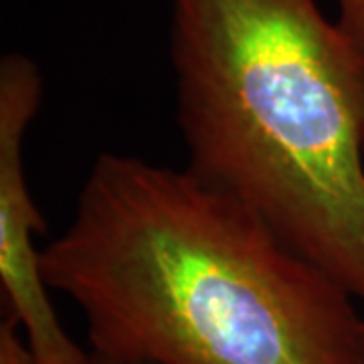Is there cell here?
Returning <instances> with one entry per match:
<instances>
[{
    "label": "cell",
    "instance_id": "52a82bcc",
    "mask_svg": "<svg viewBox=\"0 0 364 364\" xmlns=\"http://www.w3.org/2000/svg\"><path fill=\"white\" fill-rule=\"evenodd\" d=\"M363 160H364V126H363Z\"/></svg>",
    "mask_w": 364,
    "mask_h": 364
},
{
    "label": "cell",
    "instance_id": "5b68a950",
    "mask_svg": "<svg viewBox=\"0 0 364 364\" xmlns=\"http://www.w3.org/2000/svg\"><path fill=\"white\" fill-rule=\"evenodd\" d=\"M338 25L364 51V0H336Z\"/></svg>",
    "mask_w": 364,
    "mask_h": 364
},
{
    "label": "cell",
    "instance_id": "6da1fadb",
    "mask_svg": "<svg viewBox=\"0 0 364 364\" xmlns=\"http://www.w3.org/2000/svg\"><path fill=\"white\" fill-rule=\"evenodd\" d=\"M43 275L91 352L134 364H364L338 279L196 172L105 152Z\"/></svg>",
    "mask_w": 364,
    "mask_h": 364
},
{
    "label": "cell",
    "instance_id": "277c9868",
    "mask_svg": "<svg viewBox=\"0 0 364 364\" xmlns=\"http://www.w3.org/2000/svg\"><path fill=\"white\" fill-rule=\"evenodd\" d=\"M0 364H39L13 318L0 322Z\"/></svg>",
    "mask_w": 364,
    "mask_h": 364
},
{
    "label": "cell",
    "instance_id": "3957f363",
    "mask_svg": "<svg viewBox=\"0 0 364 364\" xmlns=\"http://www.w3.org/2000/svg\"><path fill=\"white\" fill-rule=\"evenodd\" d=\"M43 102L37 63L21 53L0 61V286L9 318L18 324L39 364H91L67 334L53 308L35 233L45 221L35 205L25 168V140Z\"/></svg>",
    "mask_w": 364,
    "mask_h": 364
},
{
    "label": "cell",
    "instance_id": "7a4b0ae2",
    "mask_svg": "<svg viewBox=\"0 0 364 364\" xmlns=\"http://www.w3.org/2000/svg\"><path fill=\"white\" fill-rule=\"evenodd\" d=\"M188 168L364 304V51L316 0H170Z\"/></svg>",
    "mask_w": 364,
    "mask_h": 364
},
{
    "label": "cell",
    "instance_id": "8992f818",
    "mask_svg": "<svg viewBox=\"0 0 364 364\" xmlns=\"http://www.w3.org/2000/svg\"><path fill=\"white\" fill-rule=\"evenodd\" d=\"M91 364H134V363H122V360H114V358H105V356H97L91 352Z\"/></svg>",
    "mask_w": 364,
    "mask_h": 364
}]
</instances>
